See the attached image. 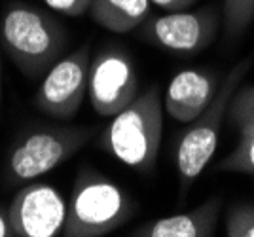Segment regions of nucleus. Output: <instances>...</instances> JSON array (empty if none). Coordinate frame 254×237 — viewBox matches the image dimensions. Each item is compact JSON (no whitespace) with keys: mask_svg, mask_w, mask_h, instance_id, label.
Returning a JSON list of instances; mask_svg holds the SVG:
<instances>
[{"mask_svg":"<svg viewBox=\"0 0 254 237\" xmlns=\"http://www.w3.org/2000/svg\"><path fill=\"white\" fill-rule=\"evenodd\" d=\"M0 42L27 78H38L61 59L68 33L48 11L29 2H10L0 15Z\"/></svg>","mask_w":254,"mask_h":237,"instance_id":"f257e3e1","label":"nucleus"},{"mask_svg":"<svg viewBox=\"0 0 254 237\" xmlns=\"http://www.w3.org/2000/svg\"><path fill=\"white\" fill-rule=\"evenodd\" d=\"M163 97L158 86L138 93L103 131L99 144L110 156L138 173L154 171L163 135Z\"/></svg>","mask_w":254,"mask_h":237,"instance_id":"f03ea898","label":"nucleus"},{"mask_svg":"<svg viewBox=\"0 0 254 237\" xmlns=\"http://www.w3.org/2000/svg\"><path fill=\"white\" fill-rule=\"evenodd\" d=\"M137 203L126 190L89 165L80 167L66 203L64 237H101L129 222Z\"/></svg>","mask_w":254,"mask_h":237,"instance_id":"7ed1b4c3","label":"nucleus"},{"mask_svg":"<svg viewBox=\"0 0 254 237\" xmlns=\"http://www.w3.org/2000/svg\"><path fill=\"white\" fill-rule=\"evenodd\" d=\"M95 137L93 125H36L11 142L4 178L11 186L36 180L70 160Z\"/></svg>","mask_w":254,"mask_h":237,"instance_id":"20e7f679","label":"nucleus"},{"mask_svg":"<svg viewBox=\"0 0 254 237\" xmlns=\"http://www.w3.org/2000/svg\"><path fill=\"white\" fill-rule=\"evenodd\" d=\"M251 65H253V59L247 57L228 70V74L218 84L216 95L211 101V105L197 118L191 119L177 140L175 163H177L182 194L190 192L193 182L199 178V175L212 160L218 146V137L226 119L230 99L235 93V89L241 86L243 78L251 70Z\"/></svg>","mask_w":254,"mask_h":237,"instance_id":"39448f33","label":"nucleus"},{"mask_svg":"<svg viewBox=\"0 0 254 237\" xmlns=\"http://www.w3.org/2000/svg\"><path fill=\"white\" fill-rule=\"evenodd\" d=\"M222 17L214 8L175 10L148 17L138 27V38L171 54L191 55L205 50L216 38Z\"/></svg>","mask_w":254,"mask_h":237,"instance_id":"423d86ee","label":"nucleus"},{"mask_svg":"<svg viewBox=\"0 0 254 237\" xmlns=\"http://www.w3.org/2000/svg\"><path fill=\"white\" fill-rule=\"evenodd\" d=\"M91 52L85 44L57 59L46 72L34 93V107L55 119H72L87 97Z\"/></svg>","mask_w":254,"mask_h":237,"instance_id":"0eeeda50","label":"nucleus"},{"mask_svg":"<svg viewBox=\"0 0 254 237\" xmlns=\"http://www.w3.org/2000/svg\"><path fill=\"white\" fill-rule=\"evenodd\" d=\"M138 95V78L124 48L106 46L89 63L87 99L99 116L112 118Z\"/></svg>","mask_w":254,"mask_h":237,"instance_id":"6e6552de","label":"nucleus"},{"mask_svg":"<svg viewBox=\"0 0 254 237\" xmlns=\"http://www.w3.org/2000/svg\"><path fill=\"white\" fill-rule=\"evenodd\" d=\"M13 237H55L63 234L66 201L46 182L21 184L8 205Z\"/></svg>","mask_w":254,"mask_h":237,"instance_id":"1a4fd4ad","label":"nucleus"},{"mask_svg":"<svg viewBox=\"0 0 254 237\" xmlns=\"http://www.w3.org/2000/svg\"><path fill=\"white\" fill-rule=\"evenodd\" d=\"M218 84L220 82L211 72L182 70L171 78L163 97V108L173 119L190 123L211 105Z\"/></svg>","mask_w":254,"mask_h":237,"instance_id":"9d476101","label":"nucleus"},{"mask_svg":"<svg viewBox=\"0 0 254 237\" xmlns=\"http://www.w3.org/2000/svg\"><path fill=\"white\" fill-rule=\"evenodd\" d=\"M222 197L212 195L195 209L179 215L161 216L137 226L129 236L135 237H211L218 224Z\"/></svg>","mask_w":254,"mask_h":237,"instance_id":"9b49d317","label":"nucleus"},{"mask_svg":"<svg viewBox=\"0 0 254 237\" xmlns=\"http://www.w3.org/2000/svg\"><path fill=\"white\" fill-rule=\"evenodd\" d=\"M150 0H91L89 17L110 33L126 34L138 29L150 17Z\"/></svg>","mask_w":254,"mask_h":237,"instance_id":"f8f14e48","label":"nucleus"},{"mask_svg":"<svg viewBox=\"0 0 254 237\" xmlns=\"http://www.w3.org/2000/svg\"><path fill=\"white\" fill-rule=\"evenodd\" d=\"M226 119L239 137L254 135V86H239L230 99Z\"/></svg>","mask_w":254,"mask_h":237,"instance_id":"ddd939ff","label":"nucleus"},{"mask_svg":"<svg viewBox=\"0 0 254 237\" xmlns=\"http://www.w3.org/2000/svg\"><path fill=\"white\" fill-rule=\"evenodd\" d=\"M254 23V0H224L222 27L228 42L239 40Z\"/></svg>","mask_w":254,"mask_h":237,"instance_id":"4468645a","label":"nucleus"},{"mask_svg":"<svg viewBox=\"0 0 254 237\" xmlns=\"http://www.w3.org/2000/svg\"><path fill=\"white\" fill-rule=\"evenodd\" d=\"M222 173H243L254 175V135L239 137L237 146L216 165Z\"/></svg>","mask_w":254,"mask_h":237,"instance_id":"2eb2a0df","label":"nucleus"},{"mask_svg":"<svg viewBox=\"0 0 254 237\" xmlns=\"http://www.w3.org/2000/svg\"><path fill=\"white\" fill-rule=\"evenodd\" d=\"M226 236L254 237V203L241 201L232 205L226 215Z\"/></svg>","mask_w":254,"mask_h":237,"instance_id":"dca6fc26","label":"nucleus"},{"mask_svg":"<svg viewBox=\"0 0 254 237\" xmlns=\"http://www.w3.org/2000/svg\"><path fill=\"white\" fill-rule=\"evenodd\" d=\"M46 6L50 10L57 11L61 15H68V17H80L87 13L91 0H44Z\"/></svg>","mask_w":254,"mask_h":237,"instance_id":"f3484780","label":"nucleus"},{"mask_svg":"<svg viewBox=\"0 0 254 237\" xmlns=\"http://www.w3.org/2000/svg\"><path fill=\"white\" fill-rule=\"evenodd\" d=\"M152 6H158L161 10H167V11H175V10H186L193 6L197 0H150Z\"/></svg>","mask_w":254,"mask_h":237,"instance_id":"a211bd4d","label":"nucleus"},{"mask_svg":"<svg viewBox=\"0 0 254 237\" xmlns=\"http://www.w3.org/2000/svg\"><path fill=\"white\" fill-rule=\"evenodd\" d=\"M0 237H13L8 207H4V205H0Z\"/></svg>","mask_w":254,"mask_h":237,"instance_id":"6ab92c4d","label":"nucleus"},{"mask_svg":"<svg viewBox=\"0 0 254 237\" xmlns=\"http://www.w3.org/2000/svg\"><path fill=\"white\" fill-rule=\"evenodd\" d=\"M0 103H2V65H0Z\"/></svg>","mask_w":254,"mask_h":237,"instance_id":"aec40b11","label":"nucleus"}]
</instances>
